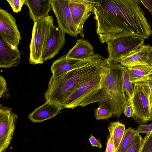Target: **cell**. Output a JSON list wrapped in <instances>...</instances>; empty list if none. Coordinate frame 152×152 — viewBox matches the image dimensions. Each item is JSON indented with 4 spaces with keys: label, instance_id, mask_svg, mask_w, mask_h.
I'll return each instance as SVG.
<instances>
[{
    "label": "cell",
    "instance_id": "cell-2",
    "mask_svg": "<svg viewBox=\"0 0 152 152\" xmlns=\"http://www.w3.org/2000/svg\"><path fill=\"white\" fill-rule=\"evenodd\" d=\"M109 66L107 62L71 70L58 78L50 77L45 97L46 102L64 108L65 103L72 93L82 83L104 72Z\"/></svg>",
    "mask_w": 152,
    "mask_h": 152
},
{
    "label": "cell",
    "instance_id": "cell-32",
    "mask_svg": "<svg viewBox=\"0 0 152 152\" xmlns=\"http://www.w3.org/2000/svg\"><path fill=\"white\" fill-rule=\"evenodd\" d=\"M89 141L92 146L102 148V146L100 141L98 139H96L92 134L89 138Z\"/></svg>",
    "mask_w": 152,
    "mask_h": 152
},
{
    "label": "cell",
    "instance_id": "cell-13",
    "mask_svg": "<svg viewBox=\"0 0 152 152\" xmlns=\"http://www.w3.org/2000/svg\"><path fill=\"white\" fill-rule=\"evenodd\" d=\"M65 33L58 26H54L42 56L43 62L53 58L64 46Z\"/></svg>",
    "mask_w": 152,
    "mask_h": 152
},
{
    "label": "cell",
    "instance_id": "cell-35",
    "mask_svg": "<svg viewBox=\"0 0 152 152\" xmlns=\"http://www.w3.org/2000/svg\"><path fill=\"white\" fill-rule=\"evenodd\" d=\"M151 116L152 118V105L151 106Z\"/></svg>",
    "mask_w": 152,
    "mask_h": 152
},
{
    "label": "cell",
    "instance_id": "cell-24",
    "mask_svg": "<svg viewBox=\"0 0 152 152\" xmlns=\"http://www.w3.org/2000/svg\"><path fill=\"white\" fill-rule=\"evenodd\" d=\"M143 139L139 134H137L130 147L125 152H140Z\"/></svg>",
    "mask_w": 152,
    "mask_h": 152
},
{
    "label": "cell",
    "instance_id": "cell-26",
    "mask_svg": "<svg viewBox=\"0 0 152 152\" xmlns=\"http://www.w3.org/2000/svg\"><path fill=\"white\" fill-rule=\"evenodd\" d=\"M14 12H20L26 0H7Z\"/></svg>",
    "mask_w": 152,
    "mask_h": 152
},
{
    "label": "cell",
    "instance_id": "cell-16",
    "mask_svg": "<svg viewBox=\"0 0 152 152\" xmlns=\"http://www.w3.org/2000/svg\"><path fill=\"white\" fill-rule=\"evenodd\" d=\"M50 2L51 0H26L24 4L28 7L29 17L34 23L49 15Z\"/></svg>",
    "mask_w": 152,
    "mask_h": 152
},
{
    "label": "cell",
    "instance_id": "cell-27",
    "mask_svg": "<svg viewBox=\"0 0 152 152\" xmlns=\"http://www.w3.org/2000/svg\"><path fill=\"white\" fill-rule=\"evenodd\" d=\"M137 134L144 133L146 134L152 133V122L149 124H140L136 130Z\"/></svg>",
    "mask_w": 152,
    "mask_h": 152
},
{
    "label": "cell",
    "instance_id": "cell-6",
    "mask_svg": "<svg viewBox=\"0 0 152 152\" xmlns=\"http://www.w3.org/2000/svg\"><path fill=\"white\" fill-rule=\"evenodd\" d=\"M145 39L131 35L119 37L107 42L109 55L108 63H120L140 47L144 45Z\"/></svg>",
    "mask_w": 152,
    "mask_h": 152
},
{
    "label": "cell",
    "instance_id": "cell-31",
    "mask_svg": "<svg viewBox=\"0 0 152 152\" xmlns=\"http://www.w3.org/2000/svg\"><path fill=\"white\" fill-rule=\"evenodd\" d=\"M0 97H1L7 90L6 81L4 77L0 76Z\"/></svg>",
    "mask_w": 152,
    "mask_h": 152
},
{
    "label": "cell",
    "instance_id": "cell-3",
    "mask_svg": "<svg viewBox=\"0 0 152 152\" xmlns=\"http://www.w3.org/2000/svg\"><path fill=\"white\" fill-rule=\"evenodd\" d=\"M108 63L109 71L102 86L79 106L99 102V104H107L113 115L119 118L124 113L128 99L123 89L122 66L120 63Z\"/></svg>",
    "mask_w": 152,
    "mask_h": 152
},
{
    "label": "cell",
    "instance_id": "cell-22",
    "mask_svg": "<svg viewBox=\"0 0 152 152\" xmlns=\"http://www.w3.org/2000/svg\"><path fill=\"white\" fill-rule=\"evenodd\" d=\"M122 72L124 90L127 98L130 99L134 90V83L131 81L128 67L122 66Z\"/></svg>",
    "mask_w": 152,
    "mask_h": 152
},
{
    "label": "cell",
    "instance_id": "cell-23",
    "mask_svg": "<svg viewBox=\"0 0 152 152\" xmlns=\"http://www.w3.org/2000/svg\"><path fill=\"white\" fill-rule=\"evenodd\" d=\"M99 106L95 110V116L96 120L107 119L113 116L112 113L107 106L99 104Z\"/></svg>",
    "mask_w": 152,
    "mask_h": 152
},
{
    "label": "cell",
    "instance_id": "cell-17",
    "mask_svg": "<svg viewBox=\"0 0 152 152\" xmlns=\"http://www.w3.org/2000/svg\"><path fill=\"white\" fill-rule=\"evenodd\" d=\"M63 108L46 102L30 114L28 118L34 122H42L56 116Z\"/></svg>",
    "mask_w": 152,
    "mask_h": 152
},
{
    "label": "cell",
    "instance_id": "cell-8",
    "mask_svg": "<svg viewBox=\"0 0 152 152\" xmlns=\"http://www.w3.org/2000/svg\"><path fill=\"white\" fill-rule=\"evenodd\" d=\"M109 69V65L108 69L103 73L81 83L70 95L65 103L64 108L73 109L79 106L81 103L100 88Z\"/></svg>",
    "mask_w": 152,
    "mask_h": 152
},
{
    "label": "cell",
    "instance_id": "cell-14",
    "mask_svg": "<svg viewBox=\"0 0 152 152\" xmlns=\"http://www.w3.org/2000/svg\"><path fill=\"white\" fill-rule=\"evenodd\" d=\"M20 53L18 47L6 44L0 38V67L8 68L18 66Z\"/></svg>",
    "mask_w": 152,
    "mask_h": 152
},
{
    "label": "cell",
    "instance_id": "cell-12",
    "mask_svg": "<svg viewBox=\"0 0 152 152\" xmlns=\"http://www.w3.org/2000/svg\"><path fill=\"white\" fill-rule=\"evenodd\" d=\"M0 38L9 45L18 47L22 39L15 18L11 13L1 8Z\"/></svg>",
    "mask_w": 152,
    "mask_h": 152
},
{
    "label": "cell",
    "instance_id": "cell-4",
    "mask_svg": "<svg viewBox=\"0 0 152 152\" xmlns=\"http://www.w3.org/2000/svg\"><path fill=\"white\" fill-rule=\"evenodd\" d=\"M54 26L53 17L50 15L34 23L29 46L30 64L34 65L44 63L42 56Z\"/></svg>",
    "mask_w": 152,
    "mask_h": 152
},
{
    "label": "cell",
    "instance_id": "cell-18",
    "mask_svg": "<svg viewBox=\"0 0 152 152\" xmlns=\"http://www.w3.org/2000/svg\"><path fill=\"white\" fill-rule=\"evenodd\" d=\"M95 54L94 48L87 39H80L74 46L68 51L66 57L72 59L83 60Z\"/></svg>",
    "mask_w": 152,
    "mask_h": 152
},
{
    "label": "cell",
    "instance_id": "cell-10",
    "mask_svg": "<svg viewBox=\"0 0 152 152\" xmlns=\"http://www.w3.org/2000/svg\"><path fill=\"white\" fill-rule=\"evenodd\" d=\"M17 118L10 108L0 105V152H4L10 144Z\"/></svg>",
    "mask_w": 152,
    "mask_h": 152
},
{
    "label": "cell",
    "instance_id": "cell-5",
    "mask_svg": "<svg viewBox=\"0 0 152 152\" xmlns=\"http://www.w3.org/2000/svg\"><path fill=\"white\" fill-rule=\"evenodd\" d=\"M151 93L148 85L141 80L134 83V88L130 99L134 109L132 118L140 124L152 121Z\"/></svg>",
    "mask_w": 152,
    "mask_h": 152
},
{
    "label": "cell",
    "instance_id": "cell-1",
    "mask_svg": "<svg viewBox=\"0 0 152 152\" xmlns=\"http://www.w3.org/2000/svg\"><path fill=\"white\" fill-rule=\"evenodd\" d=\"M139 4L137 0H97L92 12L100 42L135 35L134 33L140 29L144 19Z\"/></svg>",
    "mask_w": 152,
    "mask_h": 152
},
{
    "label": "cell",
    "instance_id": "cell-33",
    "mask_svg": "<svg viewBox=\"0 0 152 152\" xmlns=\"http://www.w3.org/2000/svg\"><path fill=\"white\" fill-rule=\"evenodd\" d=\"M140 1L152 15V0H142Z\"/></svg>",
    "mask_w": 152,
    "mask_h": 152
},
{
    "label": "cell",
    "instance_id": "cell-11",
    "mask_svg": "<svg viewBox=\"0 0 152 152\" xmlns=\"http://www.w3.org/2000/svg\"><path fill=\"white\" fill-rule=\"evenodd\" d=\"M97 0H69V5L78 34L83 38L84 23L93 12Z\"/></svg>",
    "mask_w": 152,
    "mask_h": 152
},
{
    "label": "cell",
    "instance_id": "cell-15",
    "mask_svg": "<svg viewBox=\"0 0 152 152\" xmlns=\"http://www.w3.org/2000/svg\"><path fill=\"white\" fill-rule=\"evenodd\" d=\"M149 45H143L140 47L120 63L128 67L147 64L152 63Z\"/></svg>",
    "mask_w": 152,
    "mask_h": 152
},
{
    "label": "cell",
    "instance_id": "cell-9",
    "mask_svg": "<svg viewBox=\"0 0 152 152\" xmlns=\"http://www.w3.org/2000/svg\"><path fill=\"white\" fill-rule=\"evenodd\" d=\"M69 2L68 0H51V9L60 28L65 34L77 37L78 34L72 20Z\"/></svg>",
    "mask_w": 152,
    "mask_h": 152
},
{
    "label": "cell",
    "instance_id": "cell-25",
    "mask_svg": "<svg viewBox=\"0 0 152 152\" xmlns=\"http://www.w3.org/2000/svg\"><path fill=\"white\" fill-rule=\"evenodd\" d=\"M143 140L140 152H152V133L146 134Z\"/></svg>",
    "mask_w": 152,
    "mask_h": 152
},
{
    "label": "cell",
    "instance_id": "cell-20",
    "mask_svg": "<svg viewBox=\"0 0 152 152\" xmlns=\"http://www.w3.org/2000/svg\"><path fill=\"white\" fill-rule=\"evenodd\" d=\"M108 129L110 134L113 137L116 150L123 137L125 131V125L119 121L112 122L108 126Z\"/></svg>",
    "mask_w": 152,
    "mask_h": 152
},
{
    "label": "cell",
    "instance_id": "cell-21",
    "mask_svg": "<svg viewBox=\"0 0 152 152\" xmlns=\"http://www.w3.org/2000/svg\"><path fill=\"white\" fill-rule=\"evenodd\" d=\"M137 134L136 130L129 127L125 130L116 152H125L131 146Z\"/></svg>",
    "mask_w": 152,
    "mask_h": 152
},
{
    "label": "cell",
    "instance_id": "cell-36",
    "mask_svg": "<svg viewBox=\"0 0 152 152\" xmlns=\"http://www.w3.org/2000/svg\"></svg>",
    "mask_w": 152,
    "mask_h": 152
},
{
    "label": "cell",
    "instance_id": "cell-30",
    "mask_svg": "<svg viewBox=\"0 0 152 152\" xmlns=\"http://www.w3.org/2000/svg\"><path fill=\"white\" fill-rule=\"evenodd\" d=\"M142 80L148 84L149 87L150 93L151 96L150 98V102L151 105H152V75L146 77L140 80Z\"/></svg>",
    "mask_w": 152,
    "mask_h": 152
},
{
    "label": "cell",
    "instance_id": "cell-29",
    "mask_svg": "<svg viewBox=\"0 0 152 152\" xmlns=\"http://www.w3.org/2000/svg\"><path fill=\"white\" fill-rule=\"evenodd\" d=\"M105 152H116L114 140L112 136L110 134L107 139Z\"/></svg>",
    "mask_w": 152,
    "mask_h": 152
},
{
    "label": "cell",
    "instance_id": "cell-19",
    "mask_svg": "<svg viewBox=\"0 0 152 152\" xmlns=\"http://www.w3.org/2000/svg\"><path fill=\"white\" fill-rule=\"evenodd\" d=\"M128 68L131 81L134 83L146 77L152 75V63Z\"/></svg>",
    "mask_w": 152,
    "mask_h": 152
},
{
    "label": "cell",
    "instance_id": "cell-7",
    "mask_svg": "<svg viewBox=\"0 0 152 152\" xmlns=\"http://www.w3.org/2000/svg\"><path fill=\"white\" fill-rule=\"evenodd\" d=\"M106 62L107 58L98 54L83 60L68 58L66 55H64L53 62L51 67V71L53 74L51 77L56 79L71 70Z\"/></svg>",
    "mask_w": 152,
    "mask_h": 152
},
{
    "label": "cell",
    "instance_id": "cell-34",
    "mask_svg": "<svg viewBox=\"0 0 152 152\" xmlns=\"http://www.w3.org/2000/svg\"><path fill=\"white\" fill-rule=\"evenodd\" d=\"M150 52L151 54V58L152 59V46H150Z\"/></svg>",
    "mask_w": 152,
    "mask_h": 152
},
{
    "label": "cell",
    "instance_id": "cell-28",
    "mask_svg": "<svg viewBox=\"0 0 152 152\" xmlns=\"http://www.w3.org/2000/svg\"><path fill=\"white\" fill-rule=\"evenodd\" d=\"M123 113L127 117H132L133 115V108L130 99L128 98Z\"/></svg>",
    "mask_w": 152,
    "mask_h": 152
}]
</instances>
